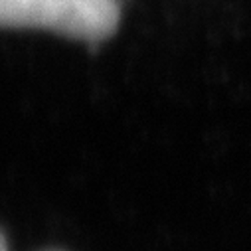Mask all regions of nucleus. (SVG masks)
I'll return each instance as SVG.
<instances>
[{
	"label": "nucleus",
	"mask_w": 251,
	"mask_h": 251,
	"mask_svg": "<svg viewBox=\"0 0 251 251\" xmlns=\"http://www.w3.org/2000/svg\"><path fill=\"white\" fill-rule=\"evenodd\" d=\"M0 251H8V247H6V239H4L2 231H0Z\"/></svg>",
	"instance_id": "f03ea898"
},
{
	"label": "nucleus",
	"mask_w": 251,
	"mask_h": 251,
	"mask_svg": "<svg viewBox=\"0 0 251 251\" xmlns=\"http://www.w3.org/2000/svg\"><path fill=\"white\" fill-rule=\"evenodd\" d=\"M119 0H0V28H44L97 44L115 34Z\"/></svg>",
	"instance_id": "f257e3e1"
}]
</instances>
